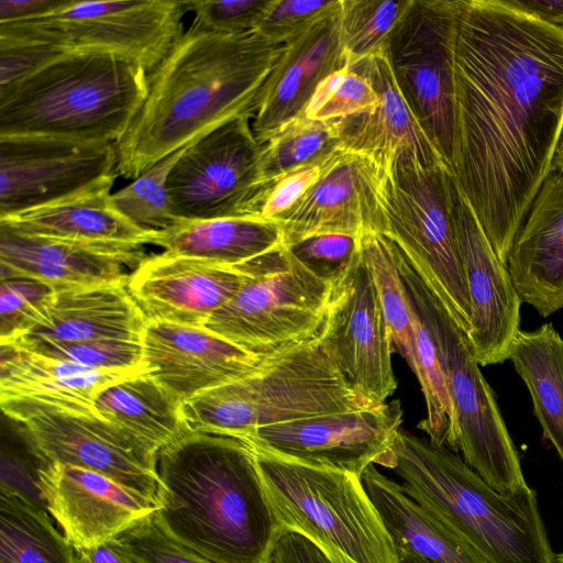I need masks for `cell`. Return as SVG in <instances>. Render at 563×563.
Instances as JSON below:
<instances>
[{"label":"cell","instance_id":"obj_1","mask_svg":"<svg viewBox=\"0 0 563 563\" xmlns=\"http://www.w3.org/2000/svg\"><path fill=\"white\" fill-rule=\"evenodd\" d=\"M453 180L498 258L563 131V31L501 0H457Z\"/></svg>","mask_w":563,"mask_h":563},{"label":"cell","instance_id":"obj_2","mask_svg":"<svg viewBox=\"0 0 563 563\" xmlns=\"http://www.w3.org/2000/svg\"><path fill=\"white\" fill-rule=\"evenodd\" d=\"M284 45L257 31L222 34L194 24L147 74V93L115 144L117 173L135 179L217 128L253 118Z\"/></svg>","mask_w":563,"mask_h":563},{"label":"cell","instance_id":"obj_3","mask_svg":"<svg viewBox=\"0 0 563 563\" xmlns=\"http://www.w3.org/2000/svg\"><path fill=\"white\" fill-rule=\"evenodd\" d=\"M159 527L214 563H264L279 536L253 449L189 432L157 453Z\"/></svg>","mask_w":563,"mask_h":563},{"label":"cell","instance_id":"obj_4","mask_svg":"<svg viewBox=\"0 0 563 563\" xmlns=\"http://www.w3.org/2000/svg\"><path fill=\"white\" fill-rule=\"evenodd\" d=\"M394 451L393 471L405 493L487 563L554 562L537 493L528 484L503 495L457 453L402 428Z\"/></svg>","mask_w":563,"mask_h":563},{"label":"cell","instance_id":"obj_5","mask_svg":"<svg viewBox=\"0 0 563 563\" xmlns=\"http://www.w3.org/2000/svg\"><path fill=\"white\" fill-rule=\"evenodd\" d=\"M147 93V73L110 54L62 53L0 88V137L117 144Z\"/></svg>","mask_w":563,"mask_h":563},{"label":"cell","instance_id":"obj_6","mask_svg":"<svg viewBox=\"0 0 563 563\" xmlns=\"http://www.w3.org/2000/svg\"><path fill=\"white\" fill-rule=\"evenodd\" d=\"M181 406L191 431L243 439L264 427L380 405L351 387L314 336L264 356L253 373Z\"/></svg>","mask_w":563,"mask_h":563},{"label":"cell","instance_id":"obj_7","mask_svg":"<svg viewBox=\"0 0 563 563\" xmlns=\"http://www.w3.org/2000/svg\"><path fill=\"white\" fill-rule=\"evenodd\" d=\"M253 451L279 534L303 536L333 563H398L362 477Z\"/></svg>","mask_w":563,"mask_h":563},{"label":"cell","instance_id":"obj_8","mask_svg":"<svg viewBox=\"0 0 563 563\" xmlns=\"http://www.w3.org/2000/svg\"><path fill=\"white\" fill-rule=\"evenodd\" d=\"M455 183L445 166L428 167L402 154L386 173L384 224L452 322L466 335L471 303L454 221Z\"/></svg>","mask_w":563,"mask_h":563},{"label":"cell","instance_id":"obj_9","mask_svg":"<svg viewBox=\"0 0 563 563\" xmlns=\"http://www.w3.org/2000/svg\"><path fill=\"white\" fill-rule=\"evenodd\" d=\"M396 261L406 290L426 313L438 343L454 418L446 446L461 452L463 461L495 490L503 495L516 493L527 485L520 459L466 335L398 247Z\"/></svg>","mask_w":563,"mask_h":563},{"label":"cell","instance_id":"obj_10","mask_svg":"<svg viewBox=\"0 0 563 563\" xmlns=\"http://www.w3.org/2000/svg\"><path fill=\"white\" fill-rule=\"evenodd\" d=\"M186 1L66 0L41 16L0 23V42L44 46L59 53H101L151 73L184 34Z\"/></svg>","mask_w":563,"mask_h":563},{"label":"cell","instance_id":"obj_11","mask_svg":"<svg viewBox=\"0 0 563 563\" xmlns=\"http://www.w3.org/2000/svg\"><path fill=\"white\" fill-rule=\"evenodd\" d=\"M236 267L247 274V280L206 328L262 357L318 335L330 282L284 246Z\"/></svg>","mask_w":563,"mask_h":563},{"label":"cell","instance_id":"obj_12","mask_svg":"<svg viewBox=\"0 0 563 563\" xmlns=\"http://www.w3.org/2000/svg\"><path fill=\"white\" fill-rule=\"evenodd\" d=\"M0 404L3 415L48 461L100 473L158 509L163 488L153 446L96 413L33 400Z\"/></svg>","mask_w":563,"mask_h":563},{"label":"cell","instance_id":"obj_13","mask_svg":"<svg viewBox=\"0 0 563 563\" xmlns=\"http://www.w3.org/2000/svg\"><path fill=\"white\" fill-rule=\"evenodd\" d=\"M456 22L457 0H412L385 49L405 100L450 173L455 131Z\"/></svg>","mask_w":563,"mask_h":563},{"label":"cell","instance_id":"obj_14","mask_svg":"<svg viewBox=\"0 0 563 563\" xmlns=\"http://www.w3.org/2000/svg\"><path fill=\"white\" fill-rule=\"evenodd\" d=\"M251 119L232 120L186 147L168 177L177 221L260 217L269 186Z\"/></svg>","mask_w":563,"mask_h":563},{"label":"cell","instance_id":"obj_15","mask_svg":"<svg viewBox=\"0 0 563 563\" xmlns=\"http://www.w3.org/2000/svg\"><path fill=\"white\" fill-rule=\"evenodd\" d=\"M402 413L396 399L377 407L264 427L242 440L284 460L362 477L371 465L394 468V444Z\"/></svg>","mask_w":563,"mask_h":563},{"label":"cell","instance_id":"obj_16","mask_svg":"<svg viewBox=\"0 0 563 563\" xmlns=\"http://www.w3.org/2000/svg\"><path fill=\"white\" fill-rule=\"evenodd\" d=\"M351 387L384 405L397 387L391 343L361 244L347 269L332 284L317 335Z\"/></svg>","mask_w":563,"mask_h":563},{"label":"cell","instance_id":"obj_17","mask_svg":"<svg viewBox=\"0 0 563 563\" xmlns=\"http://www.w3.org/2000/svg\"><path fill=\"white\" fill-rule=\"evenodd\" d=\"M113 143L0 137V219L46 206L117 173Z\"/></svg>","mask_w":563,"mask_h":563},{"label":"cell","instance_id":"obj_18","mask_svg":"<svg viewBox=\"0 0 563 563\" xmlns=\"http://www.w3.org/2000/svg\"><path fill=\"white\" fill-rule=\"evenodd\" d=\"M385 179L386 173L373 159L342 148L303 197L276 219L283 246L321 234L382 233Z\"/></svg>","mask_w":563,"mask_h":563},{"label":"cell","instance_id":"obj_19","mask_svg":"<svg viewBox=\"0 0 563 563\" xmlns=\"http://www.w3.org/2000/svg\"><path fill=\"white\" fill-rule=\"evenodd\" d=\"M454 221L471 303V329L466 334L470 349L478 365L504 363L509 360L512 343L520 331L522 301L507 265L496 255L457 187Z\"/></svg>","mask_w":563,"mask_h":563},{"label":"cell","instance_id":"obj_20","mask_svg":"<svg viewBox=\"0 0 563 563\" xmlns=\"http://www.w3.org/2000/svg\"><path fill=\"white\" fill-rule=\"evenodd\" d=\"M147 256L143 245L30 235L0 223L1 280L31 278L55 289L126 285Z\"/></svg>","mask_w":563,"mask_h":563},{"label":"cell","instance_id":"obj_21","mask_svg":"<svg viewBox=\"0 0 563 563\" xmlns=\"http://www.w3.org/2000/svg\"><path fill=\"white\" fill-rule=\"evenodd\" d=\"M247 277L236 266L162 252L131 272L126 289L147 320L205 327Z\"/></svg>","mask_w":563,"mask_h":563},{"label":"cell","instance_id":"obj_22","mask_svg":"<svg viewBox=\"0 0 563 563\" xmlns=\"http://www.w3.org/2000/svg\"><path fill=\"white\" fill-rule=\"evenodd\" d=\"M141 343L146 373L181 402L247 376L263 360L206 327L147 320Z\"/></svg>","mask_w":563,"mask_h":563},{"label":"cell","instance_id":"obj_23","mask_svg":"<svg viewBox=\"0 0 563 563\" xmlns=\"http://www.w3.org/2000/svg\"><path fill=\"white\" fill-rule=\"evenodd\" d=\"M38 477L46 510L74 549L113 539L157 510L151 501L86 468L48 461Z\"/></svg>","mask_w":563,"mask_h":563},{"label":"cell","instance_id":"obj_24","mask_svg":"<svg viewBox=\"0 0 563 563\" xmlns=\"http://www.w3.org/2000/svg\"><path fill=\"white\" fill-rule=\"evenodd\" d=\"M340 9L284 45L252 118L253 132L262 144L303 114L323 79L350 66L341 41Z\"/></svg>","mask_w":563,"mask_h":563},{"label":"cell","instance_id":"obj_25","mask_svg":"<svg viewBox=\"0 0 563 563\" xmlns=\"http://www.w3.org/2000/svg\"><path fill=\"white\" fill-rule=\"evenodd\" d=\"M507 267L521 301L541 317L563 308V175L551 170L541 184Z\"/></svg>","mask_w":563,"mask_h":563},{"label":"cell","instance_id":"obj_26","mask_svg":"<svg viewBox=\"0 0 563 563\" xmlns=\"http://www.w3.org/2000/svg\"><path fill=\"white\" fill-rule=\"evenodd\" d=\"M351 68L369 80L378 103L366 113L344 119L343 148L369 157L385 173L402 154L415 156L428 167H448L405 100L386 52Z\"/></svg>","mask_w":563,"mask_h":563},{"label":"cell","instance_id":"obj_27","mask_svg":"<svg viewBox=\"0 0 563 563\" xmlns=\"http://www.w3.org/2000/svg\"><path fill=\"white\" fill-rule=\"evenodd\" d=\"M147 319L125 284L55 289L31 327L5 345L38 340L141 341Z\"/></svg>","mask_w":563,"mask_h":563},{"label":"cell","instance_id":"obj_28","mask_svg":"<svg viewBox=\"0 0 563 563\" xmlns=\"http://www.w3.org/2000/svg\"><path fill=\"white\" fill-rule=\"evenodd\" d=\"M139 373L145 372L91 368L1 344L0 400H33L97 415L99 391Z\"/></svg>","mask_w":563,"mask_h":563},{"label":"cell","instance_id":"obj_29","mask_svg":"<svg viewBox=\"0 0 563 563\" xmlns=\"http://www.w3.org/2000/svg\"><path fill=\"white\" fill-rule=\"evenodd\" d=\"M117 176L58 201L0 219L24 234L88 243L151 244L154 230L141 228L112 203Z\"/></svg>","mask_w":563,"mask_h":563},{"label":"cell","instance_id":"obj_30","mask_svg":"<svg viewBox=\"0 0 563 563\" xmlns=\"http://www.w3.org/2000/svg\"><path fill=\"white\" fill-rule=\"evenodd\" d=\"M363 484L397 551L431 563H487L456 533L410 498L401 484L368 466Z\"/></svg>","mask_w":563,"mask_h":563},{"label":"cell","instance_id":"obj_31","mask_svg":"<svg viewBox=\"0 0 563 563\" xmlns=\"http://www.w3.org/2000/svg\"><path fill=\"white\" fill-rule=\"evenodd\" d=\"M151 244L174 256L236 266L283 246L276 220L223 217L178 220L154 232Z\"/></svg>","mask_w":563,"mask_h":563},{"label":"cell","instance_id":"obj_32","mask_svg":"<svg viewBox=\"0 0 563 563\" xmlns=\"http://www.w3.org/2000/svg\"><path fill=\"white\" fill-rule=\"evenodd\" d=\"M183 402L147 373L113 383L96 396L95 410L155 450L191 432Z\"/></svg>","mask_w":563,"mask_h":563},{"label":"cell","instance_id":"obj_33","mask_svg":"<svg viewBox=\"0 0 563 563\" xmlns=\"http://www.w3.org/2000/svg\"><path fill=\"white\" fill-rule=\"evenodd\" d=\"M509 360L528 388L543 437L563 462V338L552 323L520 330Z\"/></svg>","mask_w":563,"mask_h":563},{"label":"cell","instance_id":"obj_34","mask_svg":"<svg viewBox=\"0 0 563 563\" xmlns=\"http://www.w3.org/2000/svg\"><path fill=\"white\" fill-rule=\"evenodd\" d=\"M0 563H76L74 548L48 512L0 494Z\"/></svg>","mask_w":563,"mask_h":563},{"label":"cell","instance_id":"obj_35","mask_svg":"<svg viewBox=\"0 0 563 563\" xmlns=\"http://www.w3.org/2000/svg\"><path fill=\"white\" fill-rule=\"evenodd\" d=\"M363 260L373 278L393 353L415 371V346L409 300L398 269L395 244L382 233L360 238Z\"/></svg>","mask_w":563,"mask_h":563},{"label":"cell","instance_id":"obj_36","mask_svg":"<svg viewBox=\"0 0 563 563\" xmlns=\"http://www.w3.org/2000/svg\"><path fill=\"white\" fill-rule=\"evenodd\" d=\"M344 119L311 120L303 114L263 144L262 170L271 185L283 175L308 165L323 164L343 148Z\"/></svg>","mask_w":563,"mask_h":563},{"label":"cell","instance_id":"obj_37","mask_svg":"<svg viewBox=\"0 0 563 563\" xmlns=\"http://www.w3.org/2000/svg\"><path fill=\"white\" fill-rule=\"evenodd\" d=\"M412 0H342L340 32L350 66L385 52Z\"/></svg>","mask_w":563,"mask_h":563},{"label":"cell","instance_id":"obj_38","mask_svg":"<svg viewBox=\"0 0 563 563\" xmlns=\"http://www.w3.org/2000/svg\"><path fill=\"white\" fill-rule=\"evenodd\" d=\"M186 147L164 157L128 186L112 192L114 207L147 230H163L177 222L172 210L168 177Z\"/></svg>","mask_w":563,"mask_h":563},{"label":"cell","instance_id":"obj_39","mask_svg":"<svg viewBox=\"0 0 563 563\" xmlns=\"http://www.w3.org/2000/svg\"><path fill=\"white\" fill-rule=\"evenodd\" d=\"M15 347L91 368L142 371L146 373L143 365L142 343L135 340H91L79 342L38 340Z\"/></svg>","mask_w":563,"mask_h":563},{"label":"cell","instance_id":"obj_40","mask_svg":"<svg viewBox=\"0 0 563 563\" xmlns=\"http://www.w3.org/2000/svg\"><path fill=\"white\" fill-rule=\"evenodd\" d=\"M377 103L378 96L369 80L345 66L318 85L303 115L318 121L342 120L366 113Z\"/></svg>","mask_w":563,"mask_h":563},{"label":"cell","instance_id":"obj_41","mask_svg":"<svg viewBox=\"0 0 563 563\" xmlns=\"http://www.w3.org/2000/svg\"><path fill=\"white\" fill-rule=\"evenodd\" d=\"M342 0H269L256 31L286 45L335 13Z\"/></svg>","mask_w":563,"mask_h":563},{"label":"cell","instance_id":"obj_42","mask_svg":"<svg viewBox=\"0 0 563 563\" xmlns=\"http://www.w3.org/2000/svg\"><path fill=\"white\" fill-rule=\"evenodd\" d=\"M54 292L55 288L36 279L19 277L1 280V344L26 331Z\"/></svg>","mask_w":563,"mask_h":563},{"label":"cell","instance_id":"obj_43","mask_svg":"<svg viewBox=\"0 0 563 563\" xmlns=\"http://www.w3.org/2000/svg\"><path fill=\"white\" fill-rule=\"evenodd\" d=\"M115 538L139 563H214L168 536L154 512L133 522Z\"/></svg>","mask_w":563,"mask_h":563},{"label":"cell","instance_id":"obj_44","mask_svg":"<svg viewBox=\"0 0 563 563\" xmlns=\"http://www.w3.org/2000/svg\"><path fill=\"white\" fill-rule=\"evenodd\" d=\"M15 426L19 431L18 445L11 441L2 442L0 494L20 497L46 510L38 471L48 460L40 453L16 423Z\"/></svg>","mask_w":563,"mask_h":563},{"label":"cell","instance_id":"obj_45","mask_svg":"<svg viewBox=\"0 0 563 563\" xmlns=\"http://www.w3.org/2000/svg\"><path fill=\"white\" fill-rule=\"evenodd\" d=\"M194 13L191 24L199 29L236 34L256 31L269 0L186 1Z\"/></svg>","mask_w":563,"mask_h":563},{"label":"cell","instance_id":"obj_46","mask_svg":"<svg viewBox=\"0 0 563 563\" xmlns=\"http://www.w3.org/2000/svg\"><path fill=\"white\" fill-rule=\"evenodd\" d=\"M288 250L312 272L333 284L357 254L360 238L346 234L314 235Z\"/></svg>","mask_w":563,"mask_h":563},{"label":"cell","instance_id":"obj_47","mask_svg":"<svg viewBox=\"0 0 563 563\" xmlns=\"http://www.w3.org/2000/svg\"><path fill=\"white\" fill-rule=\"evenodd\" d=\"M327 162L299 167L277 178L265 195L260 217L276 220L291 209L319 180Z\"/></svg>","mask_w":563,"mask_h":563},{"label":"cell","instance_id":"obj_48","mask_svg":"<svg viewBox=\"0 0 563 563\" xmlns=\"http://www.w3.org/2000/svg\"><path fill=\"white\" fill-rule=\"evenodd\" d=\"M59 54L44 46L0 42V88L31 74Z\"/></svg>","mask_w":563,"mask_h":563},{"label":"cell","instance_id":"obj_49","mask_svg":"<svg viewBox=\"0 0 563 563\" xmlns=\"http://www.w3.org/2000/svg\"><path fill=\"white\" fill-rule=\"evenodd\" d=\"M264 563H333L316 544L297 532H282Z\"/></svg>","mask_w":563,"mask_h":563},{"label":"cell","instance_id":"obj_50","mask_svg":"<svg viewBox=\"0 0 563 563\" xmlns=\"http://www.w3.org/2000/svg\"><path fill=\"white\" fill-rule=\"evenodd\" d=\"M66 0H0V23L31 20L64 4Z\"/></svg>","mask_w":563,"mask_h":563},{"label":"cell","instance_id":"obj_51","mask_svg":"<svg viewBox=\"0 0 563 563\" xmlns=\"http://www.w3.org/2000/svg\"><path fill=\"white\" fill-rule=\"evenodd\" d=\"M528 16L563 31V0H501Z\"/></svg>","mask_w":563,"mask_h":563},{"label":"cell","instance_id":"obj_52","mask_svg":"<svg viewBox=\"0 0 563 563\" xmlns=\"http://www.w3.org/2000/svg\"><path fill=\"white\" fill-rule=\"evenodd\" d=\"M76 563H139L117 538L89 548H75Z\"/></svg>","mask_w":563,"mask_h":563},{"label":"cell","instance_id":"obj_53","mask_svg":"<svg viewBox=\"0 0 563 563\" xmlns=\"http://www.w3.org/2000/svg\"><path fill=\"white\" fill-rule=\"evenodd\" d=\"M551 170L563 175V131L553 154Z\"/></svg>","mask_w":563,"mask_h":563},{"label":"cell","instance_id":"obj_54","mask_svg":"<svg viewBox=\"0 0 563 563\" xmlns=\"http://www.w3.org/2000/svg\"><path fill=\"white\" fill-rule=\"evenodd\" d=\"M398 553V563H431L424 559H421L415 554L397 551Z\"/></svg>","mask_w":563,"mask_h":563},{"label":"cell","instance_id":"obj_55","mask_svg":"<svg viewBox=\"0 0 563 563\" xmlns=\"http://www.w3.org/2000/svg\"><path fill=\"white\" fill-rule=\"evenodd\" d=\"M553 563H563V552L559 553V554H555Z\"/></svg>","mask_w":563,"mask_h":563}]
</instances>
